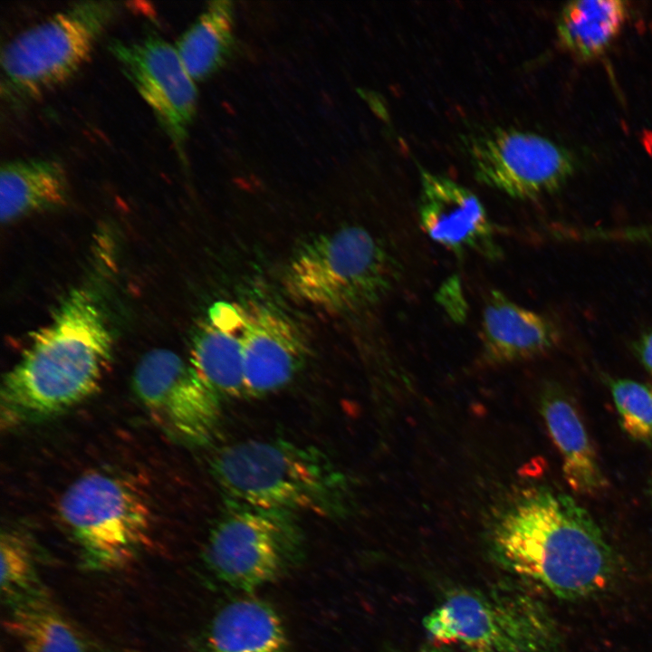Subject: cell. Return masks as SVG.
<instances>
[{"mask_svg":"<svg viewBox=\"0 0 652 652\" xmlns=\"http://www.w3.org/2000/svg\"><path fill=\"white\" fill-rule=\"evenodd\" d=\"M436 643L464 652H557L559 635L543 607L520 593L458 590L425 618Z\"/></svg>","mask_w":652,"mask_h":652,"instance_id":"52a82bcc","label":"cell"},{"mask_svg":"<svg viewBox=\"0 0 652 652\" xmlns=\"http://www.w3.org/2000/svg\"><path fill=\"white\" fill-rule=\"evenodd\" d=\"M59 516L88 569L123 567L150 542L153 513L145 493L120 475L91 472L62 494Z\"/></svg>","mask_w":652,"mask_h":652,"instance_id":"8992f818","label":"cell"},{"mask_svg":"<svg viewBox=\"0 0 652 652\" xmlns=\"http://www.w3.org/2000/svg\"><path fill=\"white\" fill-rule=\"evenodd\" d=\"M417 211L423 231L448 251L458 255L475 254L490 260L502 255L482 202L453 179L422 168Z\"/></svg>","mask_w":652,"mask_h":652,"instance_id":"7c38bea8","label":"cell"},{"mask_svg":"<svg viewBox=\"0 0 652 652\" xmlns=\"http://www.w3.org/2000/svg\"><path fill=\"white\" fill-rule=\"evenodd\" d=\"M68 180L62 163L50 158L8 160L0 168V218L9 224L63 205Z\"/></svg>","mask_w":652,"mask_h":652,"instance_id":"ac0fdd59","label":"cell"},{"mask_svg":"<svg viewBox=\"0 0 652 652\" xmlns=\"http://www.w3.org/2000/svg\"><path fill=\"white\" fill-rule=\"evenodd\" d=\"M212 474L229 503L324 517L343 514L347 477L321 451L285 440H246L222 449Z\"/></svg>","mask_w":652,"mask_h":652,"instance_id":"3957f363","label":"cell"},{"mask_svg":"<svg viewBox=\"0 0 652 652\" xmlns=\"http://www.w3.org/2000/svg\"><path fill=\"white\" fill-rule=\"evenodd\" d=\"M0 553L1 596L5 604L42 586L37 578L32 546L24 534L15 530L4 531Z\"/></svg>","mask_w":652,"mask_h":652,"instance_id":"7402d4cb","label":"cell"},{"mask_svg":"<svg viewBox=\"0 0 652 652\" xmlns=\"http://www.w3.org/2000/svg\"><path fill=\"white\" fill-rule=\"evenodd\" d=\"M112 347L106 315L92 292H70L5 375L2 427L50 418L89 398L101 383Z\"/></svg>","mask_w":652,"mask_h":652,"instance_id":"7a4b0ae2","label":"cell"},{"mask_svg":"<svg viewBox=\"0 0 652 652\" xmlns=\"http://www.w3.org/2000/svg\"><path fill=\"white\" fill-rule=\"evenodd\" d=\"M628 16L627 2L577 0L567 3L558 18L562 47L580 60L602 55L614 42Z\"/></svg>","mask_w":652,"mask_h":652,"instance_id":"ffe728a7","label":"cell"},{"mask_svg":"<svg viewBox=\"0 0 652 652\" xmlns=\"http://www.w3.org/2000/svg\"><path fill=\"white\" fill-rule=\"evenodd\" d=\"M119 12L115 1L76 2L16 34L1 52L2 97L21 104L65 83Z\"/></svg>","mask_w":652,"mask_h":652,"instance_id":"5b68a950","label":"cell"},{"mask_svg":"<svg viewBox=\"0 0 652 652\" xmlns=\"http://www.w3.org/2000/svg\"><path fill=\"white\" fill-rule=\"evenodd\" d=\"M292 514L229 503L207 538V569L225 585L244 592L278 580L303 551L302 535Z\"/></svg>","mask_w":652,"mask_h":652,"instance_id":"ba28073f","label":"cell"},{"mask_svg":"<svg viewBox=\"0 0 652 652\" xmlns=\"http://www.w3.org/2000/svg\"><path fill=\"white\" fill-rule=\"evenodd\" d=\"M245 394L262 397L286 386L303 367L309 346L286 316L266 306H239Z\"/></svg>","mask_w":652,"mask_h":652,"instance_id":"4fadbf2b","label":"cell"},{"mask_svg":"<svg viewBox=\"0 0 652 652\" xmlns=\"http://www.w3.org/2000/svg\"><path fill=\"white\" fill-rule=\"evenodd\" d=\"M6 606V629L25 652H94L43 586Z\"/></svg>","mask_w":652,"mask_h":652,"instance_id":"d6986e66","label":"cell"},{"mask_svg":"<svg viewBox=\"0 0 652 652\" xmlns=\"http://www.w3.org/2000/svg\"><path fill=\"white\" fill-rule=\"evenodd\" d=\"M427 652H445V651L439 649V650H430V651H427Z\"/></svg>","mask_w":652,"mask_h":652,"instance_id":"484cf974","label":"cell"},{"mask_svg":"<svg viewBox=\"0 0 652 652\" xmlns=\"http://www.w3.org/2000/svg\"><path fill=\"white\" fill-rule=\"evenodd\" d=\"M394 262L359 225L322 234L293 255L283 283L291 297L321 312L347 314L372 307L394 284Z\"/></svg>","mask_w":652,"mask_h":652,"instance_id":"277c9868","label":"cell"},{"mask_svg":"<svg viewBox=\"0 0 652 652\" xmlns=\"http://www.w3.org/2000/svg\"><path fill=\"white\" fill-rule=\"evenodd\" d=\"M648 493L652 497V478L650 479V482L648 484Z\"/></svg>","mask_w":652,"mask_h":652,"instance_id":"d4e9b609","label":"cell"},{"mask_svg":"<svg viewBox=\"0 0 652 652\" xmlns=\"http://www.w3.org/2000/svg\"><path fill=\"white\" fill-rule=\"evenodd\" d=\"M199 652H292V648L274 608L247 596L227 603L214 615Z\"/></svg>","mask_w":652,"mask_h":652,"instance_id":"e0dca14e","label":"cell"},{"mask_svg":"<svg viewBox=\"0 0 652 652\" xmlns=\"http://www.w3.org/2000/svg\"><path fill=\"white\" fill-rule=\"evenodd\" d=\"M633 350L644 369L652 376V330L638 337L633 343Z\"/></svg>","mask_w":652,"mask_h":652,"instance_id":"cb8c5ba5","label":"cell"},{"mask_svg":"<svg viewBox=\"0 0 652 652\" xmlns=\"http://www.w3.org/2000/svg\"><path fill=\"white\" fill-rule=\"evenodd\" d=\"M541 412L562 459V473L570 489L595 496L609 482L604 475L582 418L568 394L549 384L541 397Z\"/></svg>","mask_w":652,"mask_h":652,"instance_id":"9a60e30c","label":"cell"},{"mask_svg":"<svg viewBox=\"0 0 652 652\" xmlns=\"http://www.w3.org/2000/svg\"><path fill=\"white\" fill-rule=\"evenodd\" d=\"M233 44V6L217 0L181 34L175 47L195 82L216 72L225 62Z\"/></svg>","mask_w":652,"mask_h":652,"instance_id":"44dd1931","label":"cell"},{"mask_svg":"<svg viewBox=\"0 0 652 652\" xmlns=\"http://www.w3.org/2000/svg\"><path fill=\"white\" fill-rule=\"evenodd\" d=\"M238 305L217 303L192 340L190 364L220 397L245 394Z\"/></svg>","mask_w":652,"mask_h":652,"instance_id":"2e32d148","label":"cell"},{"mask_svg":"<svg viewBox=\"0 0 652 652\" xmlns=\"http://www.w3.org/2000/svg\"><path fill=\"white\" fill-rule=\"evenodd\" d=\"M480 338L485 359L507 363L541 356L560 340L557 326L493 290L482 311Z\"/></svg>","mask_w":652,"mask_h":652,"instance_id":"5bb4252c","label":"cell"},{"mask_svg":"<svg viewBox=\"0 0 652 652\" xmlns=\"http://www.w3.org/2000/svg\"><path fill=\"white\" fill-rule=\"evenodd\" d=\"M489 535L511 570L564 599L602 590L614 572L613 551L589 512L548 487L523 489L503 503Z\"/></svg>","mask_w":652,"mask_h":652,"instance_id":"6da1fadb","label":"cell"},{"mask_svg":"<svg viewBox=\"0 0 652 652\" xmlns=\"http://www.w3.org/2000/svg\"><path fill=\"white\" fill-rule=\"evenodd\" d=\"M462 140L475 178L516 199L557 191L576 168L569 150L529 131L495 127Z\"/></svg>","mask_w":652,"mask_h":652,"instance_id":"9c48e42d","label":"cell"},{"mask_svg":"<svg viewBox=\"0 0 652 652\" xmlns=\"http://www.w3.org/2000/svg\"><path fill=\"white\" fill-rule=\"evenodd\" d=\"M108 48L184 158L197 91L175 45L150 34L131 42L113 39Z\"/></svg>","mask_w":652,"mask_h":652,"instance_id":"8fae6325","label":"cell"},{"mask_svg":"<svg viewBox=\"0 0 652 652\" xmlns=\"http://www.w3.org/2000/svg\"><path fill=\"white\" fill-rule=\"evenodd\" d=\"M608 384L623 430L652 444V385L629 379H610Z\"/></svg>","mask_w":652,"mask_h":652,"instance_id":"603a6c76","label":"cell"},{"mask_svg":"<svg viewBox=\"0 0 652 652\" xmlns=\"http://www.w3.org/2000/svg\"><path fill=\"white\" fill-rule=\"evenodd\" d=\"M132 387L153 421L173 438L189 446L212 439L221 417L220 396L177 353L166 349L146 353Z\"/></svg>","mask_w":652,"mask_h":652,"instance_id":"30bf717a","label":"cell"}]
</instances>
